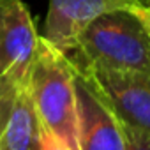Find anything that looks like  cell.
Wrapping results in <instances>:
<instances>
[{
  "label": "cell",
  "instance_id": "52a82bcc",
  "mask_svg": "<svg viewBox=\"0 0 150 150\" xmlns=\"http://www.w3.org/2000/svg\"><path fill=\"white\" fill-rule=\"evenodd\" d=\"M41 122L32 106L25 81L20 83L9 122L0 136V150H37Z\"/></svg>",
  "mask_w": 150,
  "mask_h": 150
},
{
  "label": "cell",
  "instance_id": "6da1fadb",
  "mask_svg": "<svg viewBox=\"0 0 150 150\" xmlns=\"http://www.w3.org/2000/svg\"><path fill=\"white\" fill-rule=\"evenodd\" d=\"M25 85L41 125L71 150H80L76 67L71 58L41 37Z\"/></svg>",
  "mask_w": 150,
  "mask_h": 150
},
{
  "label": "cell",
  "instance_id": "7a4b0ae2",
  "mask_svg": "<svg viewBox=\"0 0 150 150\" xmlns=\"http://www.w3.org/2000/svg\"><path fill=\"white\" fill-rule=\"evenodd\" d=\"M67 57L76 67L150 74V32L138 11L117 9L96 18Z\"/></svg>",
  "mask_w": 150,
  "mask_h": 150
},
{
  "label": "cell",
  "instance_id": "8fae6325",
  "mask_svg": "<svg viewBox=\"0 0 150 150\" xmlns=\"http://www.w3.org/2000/svg\"><path fill=\"white\" fill-rule=\"evenodd\" d=\"M138 14L141 16V20L145 21L148 32H150V7H143V9H138Z\"/></svg>",
  "mask_w": 150,
  "mask_h": 150
},
{
  "label": "cell",
  "instance_id": "30bf717a",
  "mask_svg": "<svg viewBox=\"0 0 150 150\" xmlns=\"http://www.w3.org/2000/svg\"><path fill=\"white\" fill-rule=\"evenodd\" d=\"M37 150H71L65 143H62L55 134H51L48 129L41 125L39 129V139H37Z\"/></svg>",
  "mask_w": 150,
  "mask_h": 150
},
{
  "label": "cell",
  "instance_id": "9c48e42d",
  "mask_svg": "<svg viewBox=\"0 0 150 150\" xmlns=\"http://www.w3.org/2000/svg\"><path fill=\"white\" fill-rule=\"evenodd\" d=\"M122 127L124 132V139H125V150H150V136L132 131L129 127Z\"/></svg>",
  "mask_w": 150,
  "mask_h": 150
},
{
  "label": "cell",
  "instance_id": "3957f363",
  "mask_svg": "<svg viewBox=\"0 0 150 150\" xmlns=\"http://www.w3.org/2000/svg\"><path fill=\"white\" fill-rule=\"evenodd\" d=\"M76 69L88 76L120 125L150 136V74L97 67Z\"/></svg>",
  "mask_w": 150,
  "mask_h": 150
},
{
  "label": "cell",
  "instance_id": "ba28073f",
  "mask_svg": "<svg viewBox=\"0 0 150 150\" xmlns=\"http://www.w3.org/2000/svg\"><path fill=\"white\" fill-rule=\"evenodd\" d=\"M20 83L21 81H16L11 76H0V136H2V132L9 122L14 97H16V90H18Z\"/></svg>",
  "mask_w": 150,
  "mask_h": 150
},
{
  "label": "cell",
  "instance_id": "277c9868",
  "mask_svg": "<svg viewBox=\"0 0 150 150\" xmlns=\"http://www.w3.org/2000/svg\"><path fill=\"white\" fill-rule=\"evenodd\" d=\"M150 7V0H48L42 39L62 53H71L78 44L81 32L101 14Z\"/></svg>",
  "mask_w": 150,
  "mask_h": 150
},
{
  "label": "cell",
  "instance_id": "8992f818",
  "mask_svg": "<svg viewBox=\"0 0 150 150\" xmlns=\"http://www.w3.org/2000/svg\"><path fill=\"white\" fill-rule=\"evenodd\" d=\"M80 150H125L122 127L87 74L76 69Z\"/></svg>",
  "mask_w": 150,
  "mask_h": 150
},
{
  "label": "cell",
  "instance_id": "5b68a950",
  "mask_svg": "<svg viewBox=\"0 0 150 150\" xmlns=\"http://www.w3.org/2000/svg\"><path fill=\"white\" fill-rule=\"evenodd\" d=\"M41 35L23 0H0V76L23 81Z\"/></svg>",
  "mask_w": 150,
  "mask_h": 150
}]
</instances>
